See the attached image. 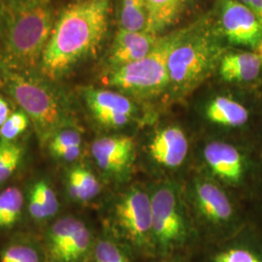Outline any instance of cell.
<instances>
[{"instance_id": "obj_1", "label": "cell", "mask_w": 262, "mask_h": 262, "mask_svg": "<svg viewBox=\"0 0 262 262\" xmlns=\"http://www.w3.org/2000/svg\"><path fill=\"white\" fill-rule=\"evenodd\" d=\"M110 0H79L62 10L53 28L40 68L56 80L81 60L94 56L106 37Z\"/></svg>"}, {"instance_id": "obj_2", "label": "cell", "mask_w": 262, "mask_h": 262, "mask_svg": "<svg viewBox=\"0 0 262 262\" xmlns=\"http://www.w3.org/2000/svg\"><path fill=\"white\" fill-rule=\"evenodd\" d=\"M54 28L49 0H15L4 8L3 62L20 72L40 64Z\"/></svg>"}, {"instance_id": "obj_3", "label": "cell", "mask_w": 262, "mask_h": 262, "mask_svg": "<svg viewBox=\"0 0 262 262\" xmlns=\"http://www.w3.org/2000/svg\"><path fill=\"white\" fill-rule=\"evenodd\" d=\"M189 28L159 37L146 56L137 61L114 68L107 83L124 94L137 97L156 96L168 86V59L173 49Z\"/></svg>"}, {"instance_id": "obj_4", "label": "cell", "mask_w": 262, "mask_h": 262, "mask_svg": "<svg viewBox=\"0 0 262 262\" xmlns=\"http://www.w3.org/2000/svg\"><path fill=\"white\" fill-rule=\"evenodd\" d=\"M222 53L211 31L189 28L169 56V85L177 94L189 93L220 63Z\"/></svg>"}, {"instance_id": "obj_5", "label": "cell", "mask_w": 262, "mask_h": 262, "mask_svg": "<svg viewBox=\"0 0 262 262\" xmlns=\"http://www.w3.org/2000/svg\"><path fill=\"white\" fill-rule=\"evenodd\" d=\"M2 77L7 92L34 124L40 140L48 143L63 128L64 112L51 89L31 77L9 69L3 72Z\"/></svg>"}, {"instance_id": "obj_6", "label": "cell", "mask_w": 262, "mask_h": 262, "mask_svg": "<svg viewBox=\"0 0 262 262\" xmlns=\"http://www.w3.org/2000/svg\"><path fill=\"white\" fill-rule=\"evenodd\" d=\"M150 199L154 253L168 256L183 249L190 238L184 205L178 188L172 184L156 187Z\"/></svg>"}, {"instance_id": "obj_7", "label": "cell", "mask_w": 262, "mask_h": 262, "mask_svg": "<svg viewBox=\"0 0 262 262\" xmlns=\"http://www.w3.org/2000/svg\"><path fill=\"white\" fill-rule=\"evenodd\" d=\"M114 222L122 238L133 249L155 254L151 240L150 194L139 187H132L116 202Z\"/></svg>"}, {"instance_id": "obj_8", "label": "cell", "mask_w": 262, "mask_h": 262, "mask_svg": "<svg viewBox=\"0 0 262 262\" xmlns=\"http://www.w3.org/2000/svg\"><path fill=\"white\" fill-rule=\"evenodd\" d=\"M48 258L51 262H83L94 248L89 227L75 216L56 221L45 235Z\"/></svg>"}, {"instance_id": "obj_9", "label": "cell", "mask_w": 262, "mask_h": 262, "mask_svg": "<svg viewBox=\"0 0 262 262\" xmlns=\"http://www.w3.org/2000/svg\"><path fill=\"white\" fill-rule=\"evenodd\" d=\"M208 170L222 183L233 187L245 186L251 175V162L243 150L233 144L212 141L203 149Z\"/></svg>"}, {"instance_id": "obj_10", "label": "cell", "mask_w": 262, "mask_h": 262, "mask_svg": "<svg viewBox=\"0 0 262 262\" xmlns=\"http://www.w3.org/2000/svg\"><path fill=\"white\" fill-rule=\"evenodd\" d=\"M191 199L197 213L208 225L225 228L237 222L232 201L214 182L205 179L194 181L191 186Z\"/></svg>"}, {"instance_id": "obj_11", "label": "cell", "mask_w": 262, "mask_h": 262, "mask_svg": "<svg viewBox=\"0 0 262 262\" xmlns=\"http://www.w3.org/2000/svg\"><path fill=\"white\" fill-rule=\"evenodd\" d=\"M222 31L235 45L256 49L262 42V21L252 10L237 0H225L221 12Z\"/></svg>"}, {"instance_id": "obj_12", "label": "cell", "mask_w": 262, "mask_h": 262, "mask_svg": "<svg viewBox=\"0 0 262 262\" xmlns=\"http://www.w3.org/2000/svg\"><path fill=\"white\" fill-rule=\"evenodd\" d=\"M84 97L95 120L107 128H122L131 122L136 113V107L130 99L117 92L86 89Z\"/></svg>"}, {"instance_id": "obj_13", "label": "cell", "mask_w": 262, "mask_h": 262, "mask_svg": "<svg viewBox=\"0 0 262 262\" xmlns=\"http://www.w3.org/2000/svg\"><path fill=\"white\" fill-rule=\"evenodd\" d=\"M92 156L98 168L109 177L122 176L130 166L134 154V142L131 137L112 135L94 141Z\"/></svg>"}, {"instance_id": "obj_14", "label": "cell", "mask_w": 262, "mask_h": 262, "mask_svg": "<svg viewBox=\"0 0 262 262\" xmlns=\"http://www.w3.org/2000/svg\"><path fill=\"white\" fill-rule=\"evenodd\" d=\"M188 139L179 126H166L159 129L150 140V158L160 166L177 168L186 160L188 154Z\"/></svg>"}, {"instance_id": "obj_15", "label": "cell", "mask_w": 262, "mask_h": 262, "mask_svg": "<svg viewBox=\"0 0 262 262\" xmlns=\"http://www.w3.org/2000/svg\"><path fill=\"white\" fill-rule=\"evenodd\" d=\"M159 37L146 31H129L121 28L114 39L109 63L117 68L139 60L150 53Z\"/></svg>"}, {"instance_id": "obj_16", "label": "cell", "mask_w": 262, "mask_h": 262, "mask_svg": "<svg viewBox=\"0 0 262 262\" xmlns=\"http://www.w3.org/2000/svg\"><path fill=\"white\" fill-rule=\"evenodd\" d=\"M194 0H146V32L159 36L163 31L175 26Z\"/></svg>"}, {"instance_id": "obj_17", "label": "cell", "mask_w": 262, "mask_h": 262, "mask_svg": "<svg viewBox=\"0 0 262 262\" xmlns=\"http://www.w3.org/2000/svg\"><path fill=\"white\" fill-rule=\"evenodd\" d=\"M261 67V57L256 53H234L223 56L219 71L225 82L248 83L259 76Z\"/></svg>"}, {"instance_id": "obj_18", "label": "cell", "mask_w": 262, "mask_h": 262, "mask_svg": "<svg viewBox=\"0 0 262 262\" xmlns=\"http://www.w3.org/2000/svg\"><path fill=\"white\" fill-rule=\"evenodd\" d=\"M205 115L209 122L226 128L243 127L250 119L248 109L227 96H216L212 99L207 104Z\"/></svg>"}, {"instance_id": "obj_19", "label": "cell", "mask_w": 262, "mask_h": 262, "mask_svg": "<svg viewBox=\"0 0 262 262\" xmlns=\"http://www.w3.org/2000/svg\"><path fill=\"white\" fill-rule=\"evenodd\" d=\"M28 213L36 222H45L58 212L59 203L56 191L46 180L35 182L29 190Z\"/></svg>"}, {"instance_id": "obj_20", "label": "cell", "mask_w": 262, "mask_h": 262, "mask_svg": "<svg viewBox=\"0 0 262 262\" xmlns=\"http://www.w3.org/2000/svg\"><path fill=\"white\" fill-rule=\"evenodd\" d=\"M66 184L68 195L79 202L90 201L101 191L99 180L84 166L69 169L66 173Z\"/></svg>"}, {"instance_id": "obj_21", "label": "cell", "mask_w": 262, "mask_h": 262, "mask_svg": "<svg viewBox=\"0 0 262 262\" xmlns=\"http://www.w3.org/2000/svg\"><path fill=\"white\" fill-rule=\"evenodd\" d=\"M82 142L79 131L63 127L49 140L48 149L51 156L56 160L72 162L81 155Z\"/></svg>"}, {"instance_id": "obj_22", "label": "cell", "mask_w": 262, "mask_h": 262, "mask_svg": "<svg viewBox=\"0 0 262 262\" xmlns=\"http://www.w3.org/2000/svg\"><path fill=\"white\" fill-rule=\"evenodd\" d=\"M24 204V194L18 187H7L0 192V229H9L18 224Z\"/></svg>"}, {"instance_id": "obj_23", "label": "cell", "mask_w": 262, "mask_h": 262, "mask_svg": "<svg viewBox=\"0 0 262 262\" xmlns=\"http://www.w3.org/2000/svg\"><path fill=\"white\" fill-rule=\"evenodd\" d=\"M122 28L129 31H145L147 28L146 0H122L121 6Z\"/></svg>"}, {"instance_id": "obj_24", "label": "cell", "mask_w": 262, "mask_h": 262, "mask_svg": "<svg viewBox=\"0 0 262 262\" xmlns=\"http://www.w3.org/2000/svg\"><path fill=\"white\" fill-rule=\"evenodd\" d=\"M0 262H45V257L34 244L16 241L1 249Z\"/></svg>"}, {"instance_id": "obj_25", "label": "cell", "mask_w": 262, "mask_h": 262, "mask_svg": "<svg viewBox=\"0 0 262 262\" xmlns=\"http://www.w3.org/2000/svg\"><path fill=\"white\" fill-rule=\"evenodd\" d=\"M90 258L91 262H132L126 249L111 238L97 240L94 243Z\"/></svg>"}, {"instance_id": "obj_26", "label": "cell", "mask_w": 262, "mask_h": 262, "mask_svg": "<svg viewBox=\"0 0 262 262\" xmlns=\"http://www.w3.org/2000/svg\"><path fill=\"white\" fill-rule=\"evenodd\" d=\"M24 159V148L15 141L0 138V185L19 168Z\"/></svg>"}, {"instance_id": "obj_27", "label": "cell", "mask_w": 262, "mask_h": 262, "mask_svg": "<svg viewBox=\"0 0 262 262\" xmlns=\"http://www.w3.org/2000/svg\"><path fill=\"white\" fill-rule=\"evenodd\" d=\"M213 262H262V252L249 245H234L214 254Z\"/></svg>"}, {"instance_id": "obj_28", "label": "cell", "mask_w": 262, "mask_h": 262, "mask_svg": "<svg viewBox=\"0 0 262 262\" xmlns=\"http://www.w3.org/2000/svg\"><path fill=\"white\" fill-rule=\"evenodd\" d=\"M29 118L24 111L12 113L9 118L0 126V138L15 141L28 129Z\"/></svg>"}, {"instance_id": "obj_29", "label": "cell", "mask_w": 262, "mask_h": 262, "mask_svg": "<svg viewBox=\"0 0 262 262\" xmlns=\"http://www.w3.org/2000/svg\"><path fill=\"white\" fill-rule=\"evenodd\" d=\"M240 2L252 10L262 21V0H240Z\"/></svg>"}, {"instance_id": "obj_30", "label": "cell", "mask_w": 262, "mask_h": 262, "mask_svg": "<svg viewBox=\"0 0 262 262\" xmlns=\"http://www.w3.org/2000/svg\"><path fill=\"white\" fill-rule=\"evenodd\" d=\"M11 115L10 113L9 105L0 96V126L6 122V120L9 118Z\"/></svg>"}, {"instance_id": "obj_31", "label": "cell", "mask_w": 262, "mask_h": 262, "mask_svg": "<svg viewBox=\"0 0 262 262\" xmlns=\"http://www.w3.org/2000/svg\"><path fill=\"white\" fill-rule=\"evenodd\" d=\"M3 21H4V8L0 6V35L3 31Z\"/></svg>"}, {"instance_id": "obj_32", "label": "cell", "mask_w": 262, "mask_h": 262, "mask_svg": "<svg viewBox=\"0 0 262 262\" xmlns=\"http://www.w3.org/2000/svg\"><path fill=\"white\" fill-rule=\"evenodd\" d=\"M255 53H256L258 56H260L262 59V42L257 46V48L255 49Z\"/></svg>"}, {"instance_id": "obj_33", "label": "cell", "mask_w": 262, "mask_h": 262, "mask_svg": "<svg viewBox=\"0 0 262 262\" xmlns=\"http://www.w3.org/2000/svg\"><path fill=\"white\" fill-rule=\"evenodd\" d=\"M159 262H176L173 261V260H170V259H163V260H160Z\"/></svg>"}]
</instances>
